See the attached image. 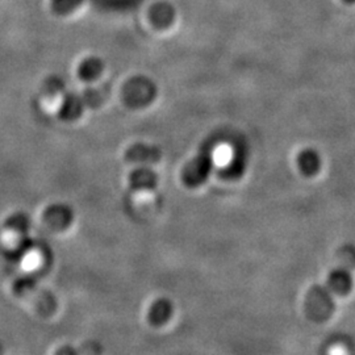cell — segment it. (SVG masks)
I'll list each match as a JSON object with an SVG mask.
<instances>
[{
	"instance_id": "4",
	"label": "cell",
	"mask_w": 355,
	"mask_h": 355,
	"mask_svg": "<svg viewBox=\"0 0 355 355\" xmlns=\"http://www.w3.org/2000/svg\"><path fill=\"white\" fill-rule=\"evenodd\" d=\"M158 177L148 166H141L130 174V186L133 190L149 191L157 187Z\"/></svg>"
},
{
	"instance_id": "7",
	"label": "cell",
	"mask_w": 355,
	"mask_h": 355,
	"mask_svg": "<svg viewBox=\"0 0 355 355\" xmlns=\"http://www.w3.org/2000/svg\"><path fill=\"white\" fill-rule=\"evenodd\" d=\"M103 71V64L99 60H89L79 67V76L83 80H95L98 79Z\"/></svg>"
},
{
	"instance_id": "1",
	"label": "cell",
	"mask_w": 355,
	"mask_h": 355,
	"mask_svg": "<svg viewBox=\"0 0 355 355\" xmlns=\"http://www.w3.org/2000/svg\"><path fill=\"white\" fill-rule=\"evenodd\" d=\"M157 96V86L146 76L130 79L124 87V99L133 108L149 105Z\"/></svg>"
},
{
	"instance_id": "9",
	"label": "cell",
	"mask_w": 355,
	"mask_h": 355,
	"mask_svg": "<svg viewBox=\"0 0 355 355\" xmlns=\"http://www.w3.org/2000/svg\"><path fill=\"white\" fill-rule=\"evenodd\" d=\"M328 355H349L347 350L343 347V345H334L330 347Z\"/></svg>"
},
{
	"instance_id": "8",
	"label": "cell",
	"mask_w": 355,
	"mask_h": 355,
	"mask_svg": "<svg viewBox=\"0 0 355 355\" xmlns=\"http://www.w3.org/2000/svg\"><path fill=\"white\" fill-rule=\"evenodd\" d=\"M175 12L173 10V7L168 4H162L157 7V12L154 13V21L158 26H170L174 20Z\"/></svg>"
},
{
	"instance_id": "2",
	"label": "cell",
	"mask_w": 355,
	"mask_h": 355,
	"mask_svg": "<svg viewBox=\"0 0 355 355\" xmlns=\"http://www.w3.org/2000/svg\"><path fill=\"white\" fill-rule=\"evenodd\" d=\"M214 168V158L211 150H203L198 157L190 161L183 168V180L189 187H199L207 182Z\"/></svg>"
},
{
	"instance_id": "5",
	"label": "cell",
	"mask_w": 355,
	"mask_h": 355,
	"mask_svg": "<svg viewBox=\"0 0 355 355\" xmlns=\"http://www.w3.org/2000/svg\"><path fill=\"white\" fill-rule=\"evenodd\" d=\"M322 165L321 155L315 149H305L297 157V166L305 177L316 175Z\"/></svg>"
},
{
	"instance_id": "10",
	"label": "cell",
	"mask_w": 355,
	"mask_h": 355,
	"mask_svg": "<svg viewBox=\"0 0 355 355\" xmlns=\"http://www.w3.org/2000/svg\"><path fill=\"white\" fill-rule=\"evenodd\" d=\"M343 1L347 4H355V0H343Z\"/></svg>"
},
{
	"instance_id": "3",
	"label": "cell",
	"mask_w": 355,
	"mask_h": 355,
	"mask_svg": "<svg viewBox=\"0 0 355 355\" xmlns=\"http://www.w3.org/2000/svg\"><path fill=\"white\" fill-rule=\"evenodd\" d=\"M128 161L132 164H140L141 166H149L159 162L162 153L161 149L146 144H136L129 148L127 152Z\"/></svg>"
},
{
	"instance_id": "6",
	"label": "cell",
	"mask_w": 355,
	"mask_h": 355,
	"mask_svg": "<svg viewBox=\"0 0 355 355\" xmlns=\"http://www.w3.org/2000/svg\"><path fill=\"white\" fill-rule=\"evenodd\" d=\"M246 165H248V158H246L245 153L242 150H237L234 153L233 161H230V164L224 167V170H223L224 175L227 178H232V179L240 178L243 174Z\"/></svg>"
}]
</instances>
